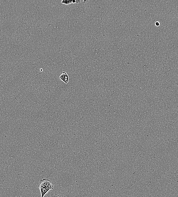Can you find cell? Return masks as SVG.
<instances>
[{"instance_id":"6da1fadb","label":"cell","mask_w":178,"mask_h":197,"mask_svg":"<svg viewBox=\"0 0 178 197\" xmlns=\"http://www.w3.org/2000/svg\"><path fill=\"white\" fill-rule=\"evenodd\" d=\"M38 187L41 191V197H44L48 191L53 189L51 181L47 179L40 180Z\"/></svg>"},{"instance_id":"7a4b0ae2","label":"cell","mask_w":178,"mask_h":197,"mask_svg":"<svg viewBox=\"0 0 178 197\" xmlns=\"http://www.w3.org/2000/svg\"><path fill=\"white\" fill-rule=\"evenodd\" d=\"M59 79L65 83H67L69 81V77L66 72H64L59 77Z\"/></svg>"},{"instance_id":"3957f363","label":"cell","mask_w":178,"mask_h":197,"mask_svg":"<svg viewBox=\"0 0 178 197\" xmlns=\"http://www.w3.org/2000/svg\"><path fill=\"white\" fill-rule=\"evenodd\" d=\"M80 3V1H79V0H77V1H76V0H72V1H70V0H63L61 2V3L66 5H69L71 4V3Z\"/></svg>"},{"instance_id":"277c9868","label":"cell","mask_w":178,"mask_h":197,"mask_svg":"<svg viewBox=\"0 0 178 197\" xmlns=\"http://www.w3.org/2000/svg\"><path fill=\"white\" fill-rule=\"evenodd\" d=\"M155 25L156 26H157V27L159 26L160 25V23L158 22V21H157V22H156L155 23Z\"/></svg>"}]
</instances>
